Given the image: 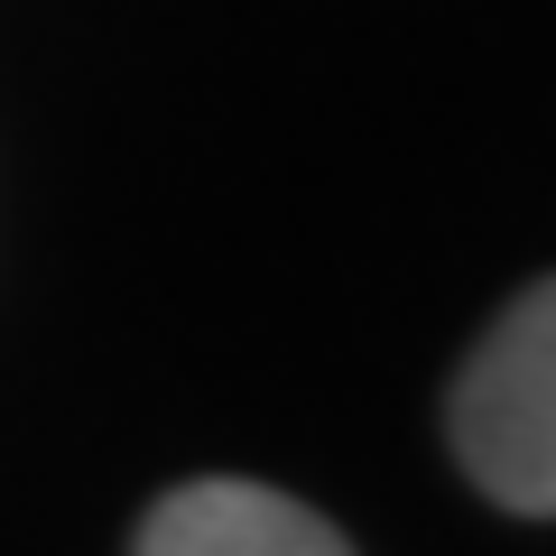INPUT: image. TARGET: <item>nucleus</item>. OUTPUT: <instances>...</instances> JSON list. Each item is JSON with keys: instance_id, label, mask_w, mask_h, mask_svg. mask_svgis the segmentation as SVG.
Returning a JSON list of instances; mask_svg holds the SVG:
<instances>
[{"instance_id": "obj_2", "label": "nucleus", "mask_w": 556, "mask_h": 556, "mask_svg": "<svg viewBox=\"0 0 556 556\" xmlns=\"http://www.w3.org/2000/svg\"><path fill=\"white\" fill-rule=\"evenodd\" d=\"M130 556H353L343 529L306 501L269 492V482H177L159 510L139 519V547Z\"/></svg>"}, {"instance_id": "obj_1", "label": "nucleus", "mask_w": 556, "mask_h": 556, "mask_svg": "<svg viewBox=\"0 0 556 556\" xmlns=\"http://www.w3.org/2000/svg\"><path fill=\"white\" fill-rule=\"evenodd\" d=\"M455 464L519 519L556 510V288H519L445 399Z\"/></svg>"}]
</instances>
